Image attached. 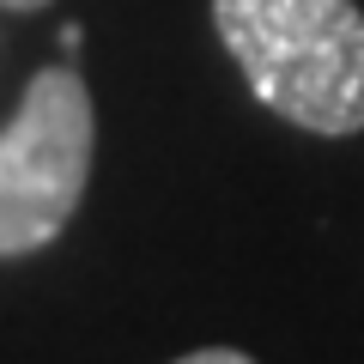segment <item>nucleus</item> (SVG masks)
Returning a JSON list of instances; mask_svg holds the SVG:
<instances>
[{
  "instance_id": "nucleus-4",
  "label": "nucleus",
  "mask_w": 364,
  "mask_h": 364,
  "mask_svg": "<svg viewBox=\"0 0 364 364\" xmlns=\"http://www.w3.org/2000/svg\"><path fill=\"white\" fill-rule=\"evenodd\" d=\"M6 13H37V6H49V0H0Z\"/></svg>"
},
{
  "instance_id": "nucleus-3",
  "label": "nucleus",
  "mask_w": 364,
  "mask_h": 364,
  "mask_svg": "<svg viewBox=\"0 0 364 364\" xmlns=\"http://www.w3.org/2000/svg\"><path fill=\"white\" fill-rule=\"evenodd\" d=\"M176 364H255V358L237 352V346H200V352H182Z\"/></svg>"
},
{
  "instance_id": "nucleus-2",
  "label": "nucleus",
  "mask_w": 364,
  "mask_h": 364,
  "mask_svg": "<svg viewBox=\"0 0 364 364\" xmlns=\"http://www.w3.org/2000/svg\"><path fill=\"white\" fill-rule=\"evenodd\" d=\"M97 158V109L73 67L31 73L0 128V261L37 255L67 231Z\"/></svg>"
},
{
  "instance_id": "nucleus-1",
  "label": "nucleus",
  "mask_w": 364,
  "mask_h": 364,
  "mask_svg": "<svg viewBox=\"0 0 364 364\" xmlns=\"http://www.w3.org/2000/svg\"><path fill=\"white\" fill-rule=\"evenodd\" d=\"M213 31L279 122L322 140L364 134L358 0H213Z\"/></svg>"
}]
</instances>
